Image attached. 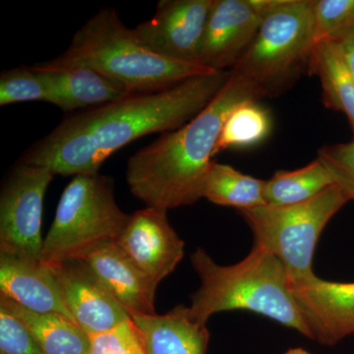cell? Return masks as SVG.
<instances>
[{
    "label": "cell",
    "mask_w": 354,
    "mask_h": 354,
    "mask_svg": "<svg viewBox=\"0 0 354 354\" xmlns=\"http://www.w3.org/2000/svg\"><path fill=\"white\" fill-rule=\"evenodd\" d=\"M230 77V71L209 72L160 92L67 114L18 162L44 167L55 176L99 174L111 155L135 140L183 127L213 101Z\"/></svg>",
    "instance_id": "1"
},
{
    "label": "cell",
    "mask_w": 354,
    "mask_h": 354,
    "mask_svg": "<svg viewBox=\"0 0 354 354\" xmlns=\"http://www.w3.org/2000/svg\"><path fill=\"white\" fill-rule=\"evenodd\" d=\"M247 100L259 97L230 71L225 87L195 118L130 157L127 180L132 194L147 207L167 212L201 199L228 113Z\"/></svg>",
    "instance_id": "2"
},
{
    "label": "cell",
    "mask_w": 354,
    "mask_h": 354,
    "mask_svg": "<svg viewBox=\"0 0 354 354\" xmlns=\"http://www.w3.org/2000/svg\"><path fill=\"white\" fill-rule=\"evenodd\" d=\"M39 64L55 69L87 67L134 95L160 92L192 77L214 72L203 65L153 53L111 7L101 9L86 21L64 53Z\"/></svg>",
    "instance_id": "3"
},
{
    "label": "cell",
    "mask_w": 354,
    "mask_h": 354,
    "mask_svg": "<svg viewBox=\"0 0 354 354\" xmlns=\"http://www.w3.org/2000/svg\"><path fill=\"white\" fill-rule=\"evenodd\" d=\"M200 278L199 288L191 295L190 309L208 323L221 312L245 310L276 321L312 339L301 310L290 290V279L281 261L255 245L241 262L216 264L204 249L191 255Z\"/></svg>",
    "instance_id": "4"
},
{
    "label": "cell",
    "mask_w": 354,
    "mask_h": 354,
    "mask_svg": "<svg viewBox=\"0 0 354 354\" xmlns=\"http://www.w3.org/2000/svg\"><path fill=\"white\" fill-rule=\"evenodd\" d=\"M314 0H283L267 14L234 68L258 97H276L308 69L316 46Z\"/></svg>",
    "instance_id": "5"
},
{
    "label": "cell",
    "mask_w": 354,
    "mask_h": 354,
    "mask_svg": "<svg viewBox=\"0 0 354 354\" xmlns=\"http://www.w3.org/2000/svg\"><path fill=\"white\" fill-rule=\"evenodd\" d=\"M130 216L116 202L113 178L100 174L74 176L44 239L41 260H83L97 247L116 241Z\"/></svg>",
    "instance_id": "6"
},
{
    "label": "cell",
    "mask_w": 354,
    "mask_h": 354,
    "mask_svg": "<svg viewBox=\"0 0 354 354\" xmlns=\"http://www.w3.org/2000/svg\"><path fill=\"white\" fill-rule=\"evenodd\" d=\"M344 191L330 186L308 201L290 206H264L242 209L241 214L259 245L276 256L288 272L290 283L315 276L314 253L324 228L348 203Z\"/></svg>",
    "instance_id": "7"
},
{
    "label": "cell",
    "mask_w": 354,
    "mask_h": 354,
    "mask_svg": "<svg viewBox=\"0 0 354 354\" xmlns=\"http://www.w3.org/2000/svg\"><path fill=\"white\" fill-rule=\"evenodd\" d=\"M55 174L37 165L17 162L0 192V253L41 260L44 200Z\"/></svg>",
    "instance_id": "8"
},
{
    "label": "cell",
    "mask_w": 354,
    "mask_h": 354,
    "mask_svg": "<svg viewBox=\"0 0 354 354\" xmlns=\"http://www.w3.org/2000/svg\"><path fill=\"white\" fill-rule=\"evenodd\" d=\"M214 1L160 0L153 17L133 30L153 53L178 62L200 64V44Z\"/></svg>",
    "instance_id": "9"
},
{
    "label": "cell",
    "mask_w": 354,
    "mask_h": 354,
    "mask_svg": "<svg viewBox=\"0 0 354 354\" xmlns=\"http://www.w3.org/2000/svg\"><path fill=\"white\" fill-rule=\"evenodd\" d=\"M55 272L65 305L88 335L113 329L131 317L84 260L46 263Z\"/></svg>",
    "instance_id": "10"
},
{
    "label": "cell",
    "mask_w": 354,
    "mask_h": 354,
    "mask_svg": "<svg viewBox=\"0 0 354 354\" xmlns=\"http://www.w3.org/2000/svg\"><path fill=\"white\" fill-rule=\"evenodd\" d=\"M264 17L252 0H215L199 50V64L230 71L253 43Z\"/></svg>",
    "instance_id": "11"
},
{
    "label": "cell",
    "mask_w": 354,
    "mask_h": 354,
    "mask_svg": "<svg viewBox=\"0 0 354 354\" xmlns=\"http://www.w3.org/2000/svg\"><path fill=\"white\" fill-rule=\"evenodd\" d=\"M115 241L156 286L174 271L185 246L169 223L167 212L151 207L132 214Z\"/></svg>",
    "instance_id": "12"
},
{
    "label": "cell",
    "mask_w": 354,
    "mask_h": 354,
    "mask_svg": "<svg viewBox=\"0 0 354 354\" xmlns=\"http://www.w3.org/2000/svg\"><path fill=\"white\" fill-rule=\"evenodd\" d=\"M290 283L312 339L335 346L354 335V283L325 281L315 274Z\"/></svg>",
    "instance_id": "13"
},
{
    "label": "cell",
    "mask_w": 354,
    "mask_h": 354,
    "mask_svg": "<svg viewBox=\"0 0 354 354\" xmlns=\"http://www.w3.org/2000/svg\"><path fill=\"white\" fill-rule=\"evenodd\" d=\"M0 291L30 311L60 314L73 320L55 272L43 260H25L0 253Z\"/></svg>",
    "instance_id": "14"
},
{
    "label": "cell",
    "mask_w": 354,
    "mask_h": 354,
    "mask_svg": "<svg viewBox=\"0 0 354 354\" xmlns=\"http://www.w3.org/2000/svg\"><path fill=\"white\" fill-rule=\"evenodd\" d=\"M83 260L130 317L156 314L158 286L132 262L115 241L97 247Z\"/></svg>",
    "instance_id": "15"
},
{
    "label": "cell",
    "mask_w": 354,
    "mask_h": 354,
    "mask_svg": "<svg viewBox=\"0 0 354 354\" xmlns=\"http://www.w3.org/2000/svg\"><path fill=\"white\" fill-rule=\"evenodd\" d=\"M32 66L46 81L50 104L66 114L99 108L134 95L113 79L87 67L55 69L39 64Z\"/></svg>",
    "instance_id": "16"
},
{
    "label": "cell",
    "mask_w": 354,
    "mask_h": 354,
    "mask_svg": "<svg viewBox=\"0 0 354 354\" xmlns=\"http://www.w3.org/2000/svg\"><path fill=\"white\" fill-rule=\"evenodd\" d=\"M139 330L146 354H206L209 333L207 323L190 307L178 305L158 315L131 317Z\"/></svg>",
    "instance_id": "17"
},
{
    "label": "cell",
    "mask_w": 354,
    "mask_h": 354,
    "mask_svg": "<svg viewBox=\"0 0 354 354\" xmlns=\"http://www.w3.org/2000/svg\"><path fill=\"white\" fill-rule=\"evenodd\" d=\"M0 304L24 324L44 354H88V335L68 317L36 313L2 295Z\"/></svg>",
    "instance_id": "18"
},
{
    "label": "cell",
    "mask_w": 354,
    "mask_h": 354,
    "mask_svg": "<svg viewBox=\"0 0 354 354\" xmlns=\"http://www.w3.org/2000/svg\"><path fill=\"white\" fill-rule=\"evenodd\" d=\"M307 71L320 81L325 106L346 114L354 132V79L337 44L317 43Z\"/></svg>",
    "instance_id": "19"
},
{
    "label": "cell",
    "mask_w": 354,
    "mask_h": 354,
    "mask_svg": "<svg viewBox=\"0 0 354 354\" xmlns=\"http://www.w3.org/2000/svg\"><path fill=\"white\" fill-rule=\"evenodd\" d=\"M265 180L247 176L230 165L214 162L203 188V198L239 211L266 205Z\"/></svg>",
    "instance_id": "20"
},
{
    "label": "cell",
    "mask_w": 354,
    "mask_h": 354,
    "mask_svg": "<svg viewBox=\"0 0 354 354\" xmlns=\"http://www.w3.org/2000/svg\"><path fill=\"white\" fill-rule=\"evenodd\" d=\"M335 185L326 165L319 158L295 171H279L265 180L266 205L290 206L308 201Z\"/></svg>",
    "instance_id": "21"
},
{
    "label": "cell",
    "mask_w": 354,
    "mask_h": 354,
    "mask_svg": "<svg viewBox=\"0 0 354 354\" xmlns=\"http://www.w3.org/2000/svg\"><path fill=\"white\" fill-rule=\"evenodd\" d=\"M271 131L269 111L256 100L241 102L228 113L216 144L215 156L230 149L258 145L267 139Z\"/></svg>",
    "instance_id": "22"
},
{
    "label": "cell",
    "mask_w": 354,
    "mask_h": 354,
    "mask_svg": "<svg viewBox=\"0 0 354 354\" xmlns=\"http://www.w3.org/2000/svg\"><path fill=\"white\" fill-rule=\"evenodd\" d=\"M46 81L34 66L4 70L0 75V106L25 102H50Z\"/></svg>",
    "instance_id": "23"
},
{
    "label": "cell",
    "mask_w": 354,
    "mask_h": 354,
    "mask_svg": "<svg viewBox=\"0 0 354 354\" xmlns=\"http://www.w3.org/2000/svg\"><path fill=\"white\" fill-rule=\"evenodd\" d=\"M316 43L354 27V0H314Z\"/></svg>",
    "instance_id": "24"
},
{
    "label": "cell",
    "mask_w": 354,
    "mask_h": 354,
    "mask_svg": "<svg viewBox=\"0 0 354 354\" xmlns=\"http://www.w3.org/2000/svg\"><path fill=\"white\" fill-rule=\"evenodd\" d=\"M88 337V354H146L141 335L132 319Z\"/></svg>",
    "instance_id": "25"
},
{
    "label": "cell",
    "mask_w": 354,
    "mask_h": 354,
    "mask_svg": "<svg viewBox=\"0 0 354 354\" xmlns=\"http://www.w3.org/2000/svg\"><path fill=\"white\" fill-rule=\"evenodd\" d=\"M318 158L330 171L335 185L344 191L349 201L354 200V140L323 147Z\"/></svg>",
    "instance_id": "26"
},
{
    "label": "cell",
    "mask_w": 354,
    "mask_h": 354,
    "mask_svg": "<svg viewBox=\"0 0 354 354\" xmlns=\"http://www.w3.org/2000/svg\"><path fill=\"white\" fill-rule=\"evenodd\" d=\"M0 354H44L24 324L1 304Z\"/></svg>",
    "instance_id": "27"
},
{
    "label": "cell",
    "mask_w": 354,
    "mask_h": 354,
    "mask_svg": "<svg viewBox=\"0 0 354 354\" xmlns=\"http://www.w3.org/2000/svg\"><path fill=\"white\" fill-rule=\"evenodd\" d=\"M328 41H333L337 44L346 67L354 79V27Z\"/></svg>",
    "instance_id": "28"
},
{
    "label": "cell",
    "mask_w": 354,
    "mask_h": 354,
    "mask_svg": "<svg viewBox=\"0 0 354 354\" xmlns=\"http://www.w3.org/2000/svg\"><path fill=\"white\" fill-rule=\"evenodd\" d=\"M283 354H311L308 351H305L304 348H290L288 351H286Z\"/></svg>",
    "instance_id": "29"
}]
</instances>
